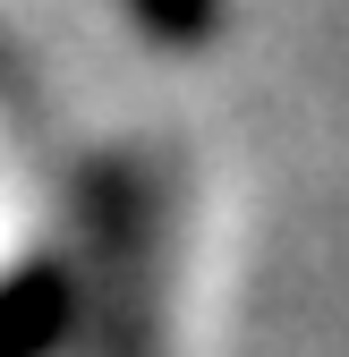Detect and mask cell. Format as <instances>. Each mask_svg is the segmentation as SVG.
<instances>
[{"label": "cell", "instance_id": "obj_1", "mask_svg": "<svg viewBox=\"0 0 349 357\" xmlns=\"http://www.w3.org/2000/svg\"><path fill=\"white\" fill-rule=\"evenodd\" d=\"M137 17H145L154 34H170V43H196V34H213L222 0H137Z\"/></svg>", "mask_w": 349, "mask_h": 357}]
</instances>
